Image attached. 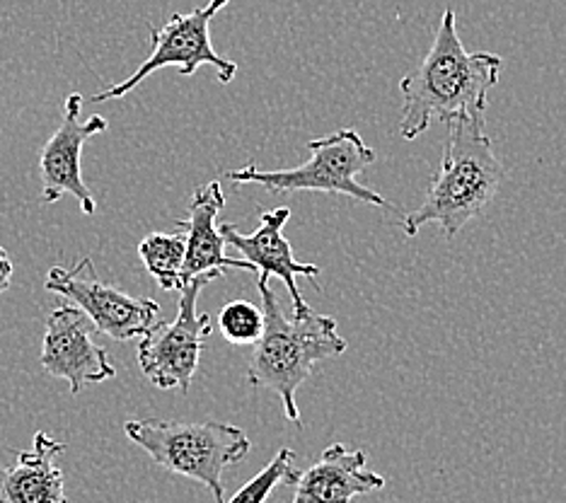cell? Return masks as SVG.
Masks as SVG:
<instances>
[{
    "label": "cell",
    "mask_w": 566,
    "mask_h": 503,
    "mask_svg": "<svg viewBox=\"0 0 566 503\" xmlns=\"http://www.w3.org/2000/svg\"><path fill=\"white\" fill-rule=\"evenodd\" d=\"M40 364L49 376L66 380L73 395L117 376L109 354L93 337V322L75 305H59L49 313Z\"/></svg>",
    "instance_id": "obj_10"
},
{
    "label": "cell",
    "mask_w": 566,
    "mask_h": 503,
    "mask_svg": "<svg viewBox=\"0 0 566 503\" xmlns=\"http://www.w3.org/2000/svg\"><path fill=\"white\" fill-rule=\"evenodd\" d=\"M221 271L195 276L179 291L177 317L172 322H156L138 344L140 373L160 390L189 392L197 376L206 339L213 332L209 315L199 313V295L213 279H221Z\"/></svg>",
    "instance_id": "obj_6"
},
{
    "label": "cell",
    "mask_w": 566,
    "mask_h": 503,
    "mask_svg": "<svg viewBox=\"0 0 566 503\" xmlns=\"http://www.w3.org/2000/svg\"><path fill=\"white\" fill-rule=\"evenodd\" d=\"M295 472L298 470H295L293 450L281 448L279 453L269 460L266 468L256 472L248 484H242V489H238V494L226 503H266V499L276 492V486L281 482H293Z\"/></svg>",
    "instance_id": "obj_16"
},
{
    "label": "cell",
    "mask_w": 566,
    "mask_h": 503,
    "mask_svg": "<svg viewBox=\"0 0 566 503\" xmlns=\"http://www.w3.org/2000/svg\"><path fill=\"white\" fill-rule=\"evenodd\" d=\"M85 97L78 93H71L63 105V119L40 155V172H42V201L56 203L63 193H69L78 201L81 211L85 216H93L97 211L95 193L90 191L83 179V146L93 136L105 134L109 124L105 116H90L87 122H81Z\"/></svg>",
    "instance_id": "obj_9"
},
{
    "label": "cell",
    "mask_w": 566,
    "mask_h": 503,
    "mask_svg": "<svg viewBox=\"0 0 566 503\" xmlns=\"http://www.w3.org/2000/svg\"><path fill=\"white\" fill-rule=\"evenodd\" d=\"M264 313L250 301H233L223 305L218 315V332L233 346H252L262 337Z\"/></svg>",
    "instance_id": "obj_17"
},
{
    "label": "cell",
    "mask_w": 566,
    "mask_h": 503,
    "mask_svg": "<svg viewBox=\"0 0 566 503\" xmlns=\"http://www.w3.org/2000/svg\"><path fill=\"white\" fill-rule=\"evenodd\" d=\"M230 0H209L203 8L191 12H175L163 28L150 30V56L140 66L124 77L122 83L102 90L97 95H90L87 102H109L122 99L134 87L150 77L160 69H177L182 75H195L201 66H213L218 71V81L228 85L238 75V63L221 56L211 42V20L221 12Z\"/></svg>",
    "instance_id": "obj_7"
},
{
    "label": "cell",
    "mask_w": 566,
    "mask_h": 503,
    "mask_svg": "<svg viewBox=\"0 0 566 503\" xmlns=\"http://www.w3.org/2000/svg\"><path fill=\"white\" fill-rule=\"evenodd\" d=\"M185 235L182 232H150L140 240L138 256L160 291H182L185 286Z\"/></svg>",
    "instance_id": "obj_15"
},
{
    "label": "cell",
    "mask_w": 566,
    "mask_h": 503,
    "mask_svg": "<svg viewBox=\"0 0 566 503\" xmlns=\"http://www.w3.org/2000/svg\"><path fill=\"white\" fill-rule=\"evenodd\" d=\"M226 209V193L218 179L195 189L189 201V218L177 221V228L185 230V283L195 276L209 274V271L238 269V271H254L248 260H233L226 254V240L221 228L216 226L218 216Z\"/></svg>",
    "instance_id": "obj_13"
},
{
    "label": "cell",
    "mask_w": 566,
    "mask_h": 503,
    "mask_svg": "<svg viewBox=\"0 0 566 503\" xmlns=\"http://www.w3.org/2000/svg\"><path fill=\"white\" fill-rule=\"evenodd\" d=\"M44 289L83 310L95 332L114 342L144 337L160 317V305L156 301L136 298V295H128L102 281L90 256L71 269H49Z\"/></svg>",
    "instance_id": "obj_8"
},
{
    "label": "cell",
    "mask_w": 566,
    "mask_h": 503,
    "mask_svg": "<svg viewBox=\"0 0 566 503\" xmlns=\"http://www.w3.org/2000/svg\"><path fill=\"white\" fill-rule=\"evenodd\" d=\"M501 66L499 54H468L458 34L455 10L448 8L429 54L400 81L402 138H419L433 119L450 124L460 116H484Z\"/></svg>",
    "instance_id": "obj_1"
},
{
    "label": "cell",
    "mask_w": 566,
    "mask_h": 503,
    "mask_svg": "<svg viewBox=\"0 0 566 503\" xmlns=\"http://www.w3.org/2000/svg\"><path fill=\"white\" fill-rule=\"evenodd\" d=\"M66 443L36 431L30 450H20L15 464L0 462V503H69L56 458Z\"/></svg>",
    "instance_id": "obj_14"
},
{
    "label": "cell",
    "mask_w": 566,
    "mask_h": 503,
    "mask_svg": "<svg viewBox=\"0 0 566 503\" xmlns=\"http://www.w3.org/2000/svg\"><path fill=\"white\" fill-rule=\"evenodd\" d=\"M291 503H354V499L385 489V476L366 468L364 450L332 443L307 470L293 476Z\"/></svg>",
    "instance_id": "obj_12"
},
{
    "label": "cell",
    "mask_w": 566,
    "mask_h": 503,
    "mask_svg": "<svg viewBox=\"0 0 566 503\" xmlns=\"http://www.w3.org/2000/svg\"><path fill=\"white\" fill-rule=\"evenodd\" d=\"M307 150H311V158L293 170H260L256 165H244L240 170H228L226 177L233 185H256L272 193H342V197L390 209V203L378 191L358 182V175L376 163V150L368 148L354 128L315 138L307 144Z\"/></svg>",
    "instance_id": "obj_5"
},
{
    "label": "cell",
    "mask_w": 566,
    "mask_h": 503,
    "mask_svg": "<svg viewBox=\"0 0 566 503\" xmlns=\"http://www.w3.org/2000/svg\"><path fill=\"white\" fill-rule=\"evenodd\" d=\"M124 433L163 470L203 484L216 503H226V470L242 462L252 450L240 426L221 421L132 419L124 423Z\"/></svg>",
    "instance_id": "obj_4"
},
{
    "label": "cell",
    "mask_w": 566,
    "mask_h": 503,
    "mask_svg": "<svg viewBox=\"0 0 566 503\" xmlns=\"http://www.w3.org/2000/svg\"><path fill=\"white\" fill-rule=\"evenodd\" d=\"M289 218L291 209L289 206H281V209L264 211L260 218V226H256V230L250 232V235H242L233 223H223L221 232L226 244H233L238 252H242V256L254 266V274H260V279L269 281V276H276L283 281V286H286L291 295L295 317H305L311 315V307L303 301L295 276H307L315 281L319 274V266L303 264L295 260L291 242L283 235V228H286Z\"/></svg>",
    "instance_id": "obj_11"
},
{
    "label": "cell",
    "mask_w": 566,
    "mask_h": 503,
    "mask_svg": "<svg viewBox=\"0 0 566 503\" xmlns=\"http://www.w3.org/2000/svg\"><path fill=\"white\" fill-rule=\"evenodd\" d=\"M506 170L496 158L492 136H486L484 116H460L448 124V140L441 167L431 179L427 199L405 216V235L436 223L453 240L474 218H480L504 182Z\"/></svg>",
    "instance_id": "obj_2"
},
{
    "label": "cell",
    "mask_w": 566,
    "mask_h": 503,
    "mask_svg": "<svg viewBox=\"0 0 566 503\" xmlns=\"http://www.w3.org/2000/svg\"><path fill=\"white\" fill-rule=\"evenodd\" d=\"M262 293L264 329L256 339L248 380L252 387H266L281 397L289 421L303 426L301 411L295 407V390L313 376L319 360L342 356L346 339L339 337L337 319L329 315H305L289 319L281 313L276 293L269 289V281H256Z\"/></svg>",
    "instance_id": "obj_3"
},
{
    "label": "cell",
    "mask_w": 566,
    "mask_h": 503,
    "mask_svg": "<svg viewBox=\"0 0 566 503\" xmlns=\"http://www.w3.org/2000/svg\"><path fill=\"white\" fill-rule=\"evenodd\" d=\"M12 271H15V266H12L6 248H0V295H3V293L10 289Z\"/></svg>",
    "instance_id": "obj_18"
}]
</instances>
